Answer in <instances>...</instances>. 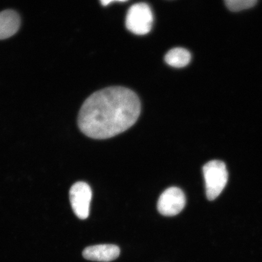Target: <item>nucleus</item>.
<instances>
[{
  "instance_id": "nucleus-8",
  "label": "nucleus",
  "mask_w": 262,
  "mask_h": 262,
  "mask_svg": "<svg viewBox=\"0 0 262 262\" xmlns=\"http://www.w3.org/2000/svg\"><path fill=\"white\" fill-rule=\"evenodd\" d=\"M191 55L186 49L176 48L170 50L165 57L167 64L174 68H183L187 66L191 61Z\"/></svg>"
},
{
  "instance_id": "nucleus-4",
  "label": "nucleus",
  "mask_w": 262,
  "mask_h": 262,
  "mask_svg": "<svg viewBox=\"0 0 262 262\" xmlns=\"http://www.w3.org/2000/svg\"><path fill=\"white\" fill-rule=\"evenodd\" d=\"M92 196L91 188L86 183L78 182L72 186L70 191L72 208L77 217L82 220L89 217Z\"/></svg>"
},
{
  "instance_id": "nucleus-10",
  "label": "nucleus",
  "mask_w": 262,
  "mask_h": 262,
  "mask_svg": "<svg viewBox=\"0 0 262 262\" xmlns=\"http://www.w3.org/2000/svg\"><path fill=\"white\" fill-rule=\"evenodd\" d=\"M100 1L101 5L103 6H107L108 5H110V3L114 2H125L128 1V0H100Z\"/></svg>"
},
{
  "instance_id": "nucleus-5",
  "label": "nucleus",
  "mask_w": 262,
  "mask_h": 262,
  "mask_svg": "<svg viewBox=\"0 0 262 262\" xmlns=\"http://www.w3.org/2000/svg\"><path fill=\"white\" fill-rule=\"evenodd\" d=\"M186 204L184 193L179 188L171 187L165 190L160 195L157 209L162 215L172 217L179 214Z\"/></svg>"
},
{
  "instance_id": "nucleus-9",
  "label": "nucleus",
  "mask_w": 262,
  "mask_h": 262,
  "mask_svg": "<svg viewBox=\"0 0 262 262\" xmlns=\"http://www.w3.org/2000/svg\"><path fill=\"white\" fill-rule=\"evenodd\" d=\"M227 7L232 12H238L251 8L257 0H224Z\"/></svg>"
},
{
  "instance_id": "nucleus-2",
  "label": "nucleus",
  "mask_w": 262,
  "mask_h": 262,
  "mask_svg": "<svg viewBox=\"0 0 262 262\" xmlns=\"http://www.w3.org/2000/svg\"><path fill=\"white\" fill-rule=\"evenodd\" d=\"M206 194L209 201H214L227 185L228 173L227 166L221 160H212L203 168Z\"/></svg>"
},
{
  "instance_id": "nucleus-7",
  "label": "nucleus",
  "mask_w": 262,
  "mask_h": 262,
  "mask_svg": "<svg viewBox=\"0 0 262 262\" xmlns=\"http://www.w3.org/2000/svg\"><path fill=\"white\" fill-rule=\"evenodd\" d=\"M21 18L17 12L7 9L0 12V40L12 37L19 31Z\"/></svg>"
},
{
  "instance_id": "nucleus-6",
  "label": "nucleus",
  "mask_w": 262,
  "mask_h": 262,
  "mask_svg": "<svg viewBox=\"0 0 262 262\" xmlns=\"http://www.w3.org/2000/svg\"><path fill=\"white\" fill-rule=\"evenodd\" d=\"M120 250L115 245L104 244L91 246L83 251L85 259L91 261L109 262L119 257Z\"/></svg>"
},
{
  "instance_id": "nucleus-1",
  "label": "nucleus",
  "mask_w": 262,
  "mask_h": 262,
  "mask_svg": "<svg viewBox=\"0 0 262 262\" xmlns=\"http://www.w3.org/2000/svg\"><path fill=\"white\" fill-rule=\"evenodd\" d=\"M140 111L139 98L134 92L124 87L107 88L85 100L78 114V127L90 138L110 139L132 127Z\"/></svg>"
},
{
  "instance_id": "nucleus-3",
  "label": "nucleus",
  "mask_w": 262,
  "mask_h": 262,
  "mask_svg": "<svg viewBox=\"0 0 262 262\" xmlns=\"http://www.w3.org/2000/svg\"><path fill=\"white\" fill-rule=\"evenodd\" d=\"M152 24V12L146 3H140L134 5L127 13L126 26L134 34H147L151 30Z\"/></svg>"
}]
</instances>
